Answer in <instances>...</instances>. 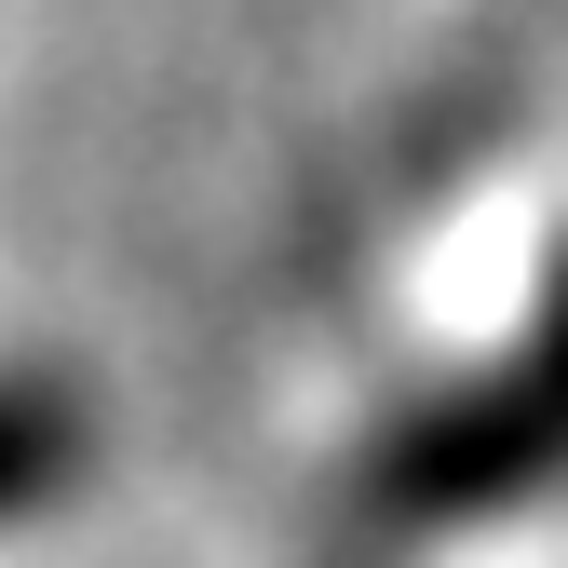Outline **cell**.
Listing matches in <instances>:
<instances>
[{"instance_id":"obj_1","label":"cell","mask_w":568,"mask_h":568,"mask_svg":"<svg viewBox=\"0 0 568 568\" xmlns=\"http://www.w3.org/2000/svg\"><path fill=\"white\" fill-rule=\"evenodd\" d=\"M568 474V257L541 284L528 338L501 352V366H474L460 393L406 406L379 460H366V501L393 528H474V515H515L541 501V487Z\"/></svg>"},{"instance_id":"obj_2","label":"cell","mask_w":568,"mask_h":568,"mask_svg":"<svg viewBox=\"0 0 568 568\" xmlns=\"http://www.w3.org/2000/svg\"><path fill=\"white\" fill-rule=\"evenodd\" d=\"M68 460H82V406L41 393V379H0V528L41 515L68 487Z\"/></svg>"}]
</instances>
